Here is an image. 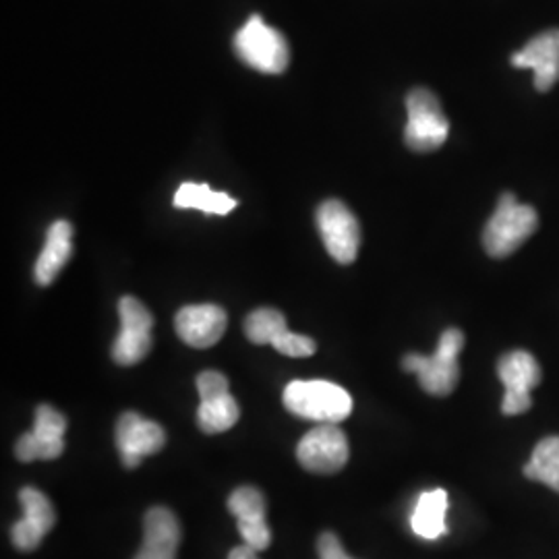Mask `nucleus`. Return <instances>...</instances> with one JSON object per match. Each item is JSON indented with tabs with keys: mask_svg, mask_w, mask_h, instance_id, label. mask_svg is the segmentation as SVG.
<instances>
[{
	"mask_svg": "<svg viewBox=\"0 0 559 559\" xmlns=\"http://www.w3.org/2000/svg\"><path fill=\"white\" fill-rule=\"evenodd\" d=\"M539 228V214L533 205H522L516 195L506 191L498 201L496 214L489 218L483 230V247L485 251L503 260L519 251L528 237H533Z\"/></svg>",
	"mask_w": 559,
	"mask_h": 559,
	"instance_id": "1",
	"label": "nucleus"
},
{
	"mask_svg": "<svg viewBox=\"0 0 559 559\" xmlns=\"http://www.w3.org/2000/svg\"><path fill=\"white\" fill-rule=\"evenodd\" d=\"M282 400L288 413L318 425H338L353 413L350 394L332 381H290Z\"/></svg>",
	"mask_w": 559,
	"mask_h": 559,
	"instance_id": "2",
	"label": "nucleus"
},
{
	"mask_svg": "<svg viewBox=\"0 0 559 559\" xmlns=\"http://www.w3.org/2000/svg\"><path fill=\"white\" fill-rule=\"evenodd\" d=\"M464 348V334L459 328H450L441 334L433 355H406L402 359L404 371H411L419 378L420 388L431 396H450L459 385V357Z\"/></svg>",
	"mask_w": 559,
	"mask_h": 559,
	"instance_id": "3",
	"label": "nucleus"
},
{
	"mask_svg": "<svg viewBox=\"0 0 559 559\" xmlns=\"http://www.w3.org/2000/svg\"><path fill=\"white\" fill-rule=\"evenodd\" d=\"M235 52L251 69L278 75L290 62L288 41L276 27H270L260 15H253L235 36Z\"/></svg>",
	"mask_w": 559,
	"mask_h": 559,
	"instance_id": "4",
	"label": "nucleus"
},
{
	"mask_svg": "<svg viewBox=\"0 0 559 559\" xmlns=\"http://www.w3.org/2000/svg\"><path fill=\"white\" fill-rule=\"evenodd\" d=\"M408 122L404 129V143L419 154L436 152L448 140L450 122L445 119L441 104L433 92L415 87L406 96Z\"/></svg>",
	"mask_w": 559,
	"mask_h": 559,
	"instance_id": "5",
	"label": "nucleus"
},
{
	"mask_svg": "<svg viewBox=\"0 0 559 559\" xmlns=\"http://www.w3.org/2000/svg\"><path fill=\"white\" fill-rule=\"evenodd\" d=\"M498 376L506 388L501 413L506 417L524 415L533 406L531 392L543 380L539 362L526 350H512L498 362Z\"/></svg>",
	"mask_w": 559,
	"mask_h": 559,
	"instance_id": "6",
	"label": "nucleus"
},
{
	"mask_svg": "<svg viewBox=\"0 0 559 559\" xmlns=\"http://www.w3.org/2000/svg\"><path fill=\"white\" fill-rule=\"evenodd\" d=\"M119 316L120 332L112 344V359L117 365L131 367L145 359L152 350L154 318L135 297L119 300Z\"/></svg>",
	"mask_w": 559,
	"mask_h": 559,
	"instance_id": "7",
	"label": "nucleus"
},
{
	"mask_svg": "<svg viewBox=\"0 0 559 559\" xmlns=\"http://www.w3.org/2000/svg\"><path fill=\"white\" fill-rule=\"evenodd\" d=\"M350 456L348 440L338 425L321 423L313 427L297 445L299 464L313 475L340 473Z\"/></svg>",
	"mask_w": 559,
	"mask_h": 559,
	"instance_id": "8",
	"label": "nucleus"
},
{
	"mask_svg": "<svg viewBox=\"0 0 559 559\" xmlns=\"http://www.w3.org/2000/svg\"><path fill=\"white\" fill-rule=\"evenodd\" d=\"M321 239L334 260L348 265L357 260L360 226L357 216L338 200L323 201L316 214Z\"/></svg>",
	"mask_w": 559,
	"mask_h": 559,
	"instance_id": "9",
	"label": "nucleus"
},
{
	"mask_svg": "<svg viewBox=\"0 0 559 559\" xmlns=\"http://www.w3.org/2000/svg\"><path fill=\"white\" fill-rule=\"evenodd\" d=\"M115 438L124 468H138L143 459L158 454L166 443V433L162 425L156 420L145 419L138 413L120 415Z\"/></svg>",
	"mask_w": 559,
	"mask_h": 559,
	"instance_id": "10",
	"label": "nucleus"
},
{
	"mask_svg": "<svg viewBox=\"0 0 559 559\" xmlns=\"http://www.w3.org/2000/svg\"><path fill=\"white\" fill-rule=\"evenodd\" d=\"M64 431L67 419L59 411L50 404H40L36 408L34 429L29 433H23L15 445L17 459L21 462L59 459L64 452Z\"/></svg>",
	"mask_w": 559,
	"mask_h": 559,
	"instance_id": "11",
	"label": "nucleus"
},
{
	"mask_svg": "<svg viewBox=\"0 0 559 559\" xmlns=\"http://www.w3.org/2000/svg\"><path fill=\"white\" fill-rule=\"evenodd\" d=\"M20 501L23 519L15 522L11 539L20 551H34L57 524V512L50 500L36 487H23Z\"/></svg>",
	"mask_w": 559,
	"mask_h": 559,
	"instance_id": "12",
	"label": "nucleus"
},
{
	"mask_svg": "<svg viewBox=\"0 0 559 559\" xmlns=\"http://www.w3.org/2000/svg\"><path fill=\"white\" fill-rule=\"evenodd\" d=\"M228 510L237 519L239 533L245 545L258 554L267 549L272 543V531L267 526V506L260 489L239 487L228 498Z\"/></svg>",
	"mask_w": 559,
	"mask_h": 559,
	"instance_id": "13",
	"label": "nucleus"
},
{
	"mask_svg": "<svg viewBox=\"0 0 559 559\" xmlns=\"http://www.w3.org/2000/svg\"><path fill=\"white\" fill-rule=\"evenodd\" d=\"M510 62L516 69H533L537 92H549L559 81V29L535 36Z\"/></svg>",
	"mask_w": 559,
	"mask_h": 559,
	"instance_id": "14",
	"label": "nucleus"
},
{
	"mask_svg": "<svg viewBox=\"0 0 559 559\" xmlns=\"http://www.w3.org/2000/svg\"><path fill=\"white\" fill-rule=\"evenodd\" d=\"M226 311L218 305H187L177 313L175 328L179 338L193 348H210L218 344L226 332Z\"/></svg>",
	"mask_w": 559,
	"mask_h": 559,
	"instance_id": "15",
	"label": "nucleus"
},
{
	"mask_svg": "<svg viewBox=\"0 0 559 559\" xmlns=\"http://www.w3.org/2000/svg\"><path fill=\"white\" fill-rule=\"evenodd\" d=\"M179 519L168 508H152L143 519V545L135 559H177Z\"/></svg>",
	"mask_w": 559,
	"mask_h": 559,
	"instance_id": "16",
	"label": "nucleus"
},
{
	"mask_svg": "<svg viewBox=\"0 0 559 559\" xmlns=\"http://www.w3.org/2000/svg\"><path fill=\"white\" fill-rule=\"evenodd\" d=\"M71 253H73V226L67 221L55 222L48 228L46 245L34 267L36 282L40 286L52 284L59 276L60 270L67 265Z\"/></svg>",
	"mask_w": 559,
	"mask_h": 559,
	"instance_id": "17",
	"label": "nucleus"
},
{
	"mask_svg": "<svg viewBox=\"0 0 559 559\" xmlns=\"http://www.w3.org/2000/svg\"><path fill=\"white\" fill-rule=\"evenodd\" d=\"M448 493L443 489L423 491L411 516V528L420 539L436 540L448 533Z\"/></svg>",
	"mask_w": 559,
	"mask_h": 559,
	"instance_id": "18",
	"label": "nucleus"
},
{
	"mask_svg": "<svg viewBox=\"0 0 559 559\" xmlns=\"http://www.w3.org/2000/svg\"><path fill=\"white\" fill-rule=\"evenodd\" d=\"M175 205L179 210H201L205 214L226 216L237 207V200L221 191H212L207 185L185 182L175 193Z\"/></svg>",
	"mask_w": 559,
	"mask_h": 559,
	"instance_id": "19",
	"label": "nucleus"
},
{
	"mask_svg": "<svg viewBox=\"0 0 559 559\" xmlns=\"http://www.w3.org/2000/svg\"><path fill=\"white\" fill-rule=\"evenodd\" d=\"M239 419V402L230 392L201 400L200 408H198V425L203 433H207V436L224 433V431L233 429Z\"/></svg>",
	"mask_w": 559,
	"mask_h": 559,
	"instance_id": "20",
	"label": "nucleus"
},
{
	"mask_svg": "<svg viewBox=\"0 0 559 559\" xmlns=\"http://www.w3.org/2000/svg\"><path fill=\"white\" fill-rule=\"evenodd\" d=\"M524 477L539 480L559 493V438H545L524 466Z\"/></svg>",
	"mask_w": 559,
	"mask_h": 559,
	"instance_id": "21",
	"label": "nucleus"
},
{
	"mask_svg": "<svg viewBox=\"0 0 559 559\" xmlns=\"http://www.w3.org/2000/svg\"><path fill=\"white\" fill-rule=\"evenodd\" d=\"M284 332L286 318L278 309H258L245 320V334L253 344H274Z\"/></svg>",
	"mask_w": 559,
	"mask_h": 559,
	"instance_id": "22",
	"label": "nucleus"
},
{
	"mask_svg": "<svg viewBox=\"0 0 559 559\" xmlns=\"http://www.w3.org/2000/svg\"><path fill=\"white\" fill-rule=\"evenodd\" d=\"M272 346L278 350L280 355L297 357V359L311 357L318 350L316 340L309 338V336H300V334H295V332H284Z\"/></svg>",
	"mask_w": 559,
	"mask_h": 559,
	"instance_id": "23",
	"label": "nucleus"
},
{
	"mask_svg": "<svg viewBox=\"0 0 559 559\" xmlns=\"http://www.w3.org/2000/svg\"><path fill=\"white\" fill-rule=\"evenodd\" d=\"M198 392L200 399H212L228 392V378L221 371H203L198 376Z\"/></svg>",
	"mask_w": 559,
	"mask_h": 559,
	"instance_id": "24",
	"label": "nucleus"
},
{
	"mask_svg": "<svg viewBox=\"0 0 559 559\" xmlns=\"http://www.w3.org/2000/svg\"><path fill=\"white\" fill-rule=\"evenodd\" d=\"M320 559H353L342 547L338 537L334 533H323L318 539Z\"/></svg>",
	"mask_w": 559,
	"mask_h": 559,
	"instance_id": "25",
	"label": "nucleus"
},
{
	"mask_svg": "<svg viewBox=\"0 0 559 559\" xmlns=\"http://www.w3.org/2000/svg\"><path fill=\"white\" fill-rule=\"evenodd\" d=\"M228 559H260L258 558V551L255 549H251V547H247V545H240V547H235L233 551H230V556Z\"/></svg>",
	"mask_w": 559,
	"mask_h": 559,
	"instance_id": "26",
	"label": "nucleus"
}]
</instances>
